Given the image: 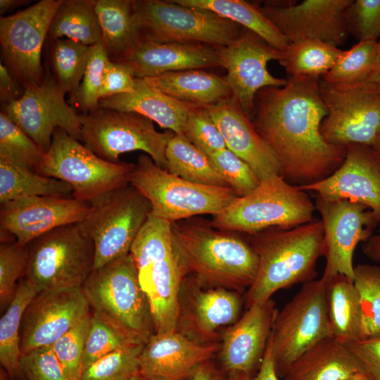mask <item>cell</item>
Returning a JSON list of instances; mask_svg holds the SVG:
<instances>
[{
  "label": "cell",
  "instance_id": "obj_1",
  "mask_svg": "<svg viewBox=\"0 0 380 380\" xmlns=\"http://www.w3.org/2000/svg\"><path fill=\"white\" fill-rule=\"evenodd\" d=\"M320 78L291 77L282 87L260 90L251 122L277 154L281 177L304 186L332 175L343 163L346 146L327 142L320 125L327 115Z\"/></svg>",
  "mask_w": 380,
  "mask_h": 380
},
{
  "label": "cell",
  "instance_id": "obj_2",
  "mask_svg": "<svg viewBox=\"0 0 380 380\" xmlns=\"http://www.w3.org/2000/svg\"><path fill=\"white\" fill-rule=\"evenodd\" d=\"M172 233L184 274H191L198 286L241 293L255 281L258 255L239 236L191 217L172 222Z\"/></svg>",
  "mask_w": 380,
  "mask_h": 380
},
{
  "label": "cell",
  "instance_id": "obj_3",
  "mask_svg": "<svg viewBox=\"0 0 380 380\" xmlns=\"http://www.w3.org/2000/svg\"><path fill=\"white\" fill-rule=\"evenodd\" d=\"M251 245L258 270L245 294L246 308L267 301L280 289L315 279L317 260L325 253L323 224L314 219L291 229H267L253 235Z\"/></svg>",
  "mask_w": 380,
  "mask_h": 380
},
{
  "label": "cell",
  "instance_id": "obj_4",
  "mask_svg": "<svg viewBox=\"0 0 380 380\" xmlns=\"http://www.w3.org/2000/svg\"><path fill=\"white\" fill-rule=\"evenodd\" d=\"M82 289L92 312L132 342L145 344L156 333L150 305L130 253L93 270Z\"/></svg>",
  "mask_w": 380,
  "mask_h": 380
},
{
  "label": "cell",
  "instance_id": "obj_5",
  "mask_svg": "<svg viewBox=\"0 0 380 380\" xmlns=\"http://www.w3.org/2000/svg\"><path fill=\"white\" fill-rule=\"evenodd\" d=\"M315 210L305 191L280 175H273L214 215L210 224L219 230L253 236L270 229H291L310 222Z\"/></svg>",
  "mask_w": 380,
  "mask_h": 380
},
{
  "label": "cell",
  "instance_id": "obj_6",
  "mask_svg": "<svg viewBox=\"0 0 380 380\" xmlns=\"http://www.w3.org/2000/svg\"><path fill=\"white\" fill-rule=\"evenodd\" d=\"M129 184L148 201L153 215L171 222L216 215L238 198L229 187L198 184L173 175L144 154L134 164Z\"/></svg>",
  "mask_w": 380,
  "mask_h": 380
},
{
  "label": "cell",
  "instance_id": "obj_7",
  "mask_svg": "<svg viewBox=\"0 0 380 380\" xmlns=\"http://www.w3.org/2000/svg\"><path fill=\"white\" fill-rule=\"evenodd\" d=\"M139 39L156 42L230 44L244 27L217 13L171 1H134Z\"/></svg>",
  "mask_w": 380,
  "mask_h": 380
},
{
  "label": "cell",
  "instance_id": "obj_8",
  "mask_svg": "<svg viewBox=\"0 0 380 380\" xmlns=\"http://www.w3.org/2000/svg\"><path fill=\"white\" fill-rule=\"evenodd\" d=\"M26 279L37 293L82 287L93 270L94 246L78 224L61 226L27 246Z\"/></svg>",
  "mask_w": 380,
  "mask_h": 380
},
{
  "label": "cell",
  "instance_id": "obj_9",
  "mask_svg": "<svg viewBox=\"0 0 380 380\" xmlns=\"http://www.w3.org/2000/svg\"><path fill=\"white\" fill-rule=\"evenodd\" d=\"M134 163L103 160L65 131L56 128L37 172L69 184L72 196L91 202L129 184Z\"/></svg>",
  "mask_w": 380,
  "mask_h": 380
},
{
  "label": "cell",
  "instance_id": "obj_10",
  "mask_svg": "<svg viewBox=\"0 0 380 380\" xmlns=\"http://www.w3.org/2000/svg\"><path fill=\"white\" fill-rule=\"evenodd\" d=\"M89 203L88 215L77 224L93 242L95 270L129 253L151 208L148 201L129 184Z\"/></svg>",
  "mask_w": 380,
  "mask_h": 380
},
{
  "label": "cell",
  "instance_id": "obj_11",
  "mask_svg": "<svg viewBox=\"0 0 380 380\" xmlns=\"http://www.w3.org/2000/svg\"><path fill=\"white\" fill-rule=\"evenodd\" d=\"M80 116V141L103 160L118 163L120 154L142 151L167 168L165 150L172 132H160L152 120L133 112L99 107Z\"/></svg>",
  "mask_w": 380,
  "mask_h": 380
},
{
  "label": "cell",
  "instance_id": "obj_12",
  "mask_svg": "<svg viewBox=\"0 0 380 380\" xmlns=\"http://www.w3.org/2000/svg\"><path fill=\"white\" fill-rule=\"evenodd\" d=\"M331 336L320 279L303 284L299 291L277 311L269 344L276 373L284 379L291 365L320 340Z\"/></svg>",
  "mask_w": 380,
  "mask_h": 380
},
{
  "label": "cell",
  "instance_id": "obj_13",
  "mask_svg": "<svg viewBox=\"0 0 380 380\" xmlns=\"http://www.w3.org/2000/svg\"><path fill=\"white\" fill-rule=\"evenodd\" d=\"M327 115L320 133L328 143L371 146L380 132V84L368 80L341 84L319 80Z\"/></svg>",
  "mask_w": 380,
  "mask_h": 380
},
{
  "label": "cell",
  "instance_id": "obj_14",
  "mask_svg": "<svg viewBox=\"0 0 380 380\" xmlns=\"http://www.w3.org/2000/svg\"><path fill=\"white\" fill-rule=\"evenodd\" d=\"M61 0H41L0 18V44L6 67L25 89L40 84L45 68L42 51Z\"/></svg>",
  "mask_w": 380,
  "mask_h": 380
},
{
  "label": "cell",
  "instance_id": "obj_15",
  "mask_svg": "<svg viewBox=\"0 0 380 380\" xmlns=\"http://www.w3.org/2000/svg\"><path fill=\"white\" fill-rule=\"evenodd\" d=\"M42 82L25 89L23 96L3 105L4 112L27 135L46 153L56 128L81 140L80 116L65 101V93L59 87L47 65Z\"/></svg>",
  "mask_w": 380,
  "mask_h": 380
},
{
  "label": "cell",
  "instance_id": "obj_16",
  "mask_svg": "<svg viewBox=\"0 0 380 380\" xmlns=\"http://www.w3.org/2000/svg\"><path fill=\"white\" fill-rule=\"evenodd\" d=\"M315 208L324 227L326 264L321 279L337 274L353 281V254L357 244L366 242L379 222L365 205L348 200L326 201L316 196Z\"/></svg>",
  "mask_w": 380,
  "mask_h": 380
},
{
  "label": "cell",
  "instance_id": "obj_17",
  "mask_svg": "<svg viewBox=\"0 0 380 380\" xmlns=\"http://www.w3.org/2000/svg\"><path fill=\"white\" fill-rule=\"evenodd\" d=\"M220 66L227 71L225 77L233 98L251 120L257 93L266 87L284 86L287 80L273 76L267 63L279 61L282 51L271 46L261 37L246 28L230 44L217 48Z\"/></svg>",
  "mask_w": 380,
  "mask_h": 380
},
{
  "label": "cell",
  "instance_id": "obj_18",
  "mask_svg": "<svg viewBox=\"0 0 380 380\" xmlns=\"http://www.w3.org/2000/svg\"><path fill=\"white\" fill-rule=\"evenodd\" d=\"M90 309L82 286L37 293L23 315L20 333L21 353L53 345L89 315Z\"/></svg>",
  "mask_w": 380,
  "mask_h": 380
},
{
  "label": "cell",
  "instance_id": "obj_19",
  "mask_svg": "<svg viewBox=\"0 0 380 380\" xmlns=\"http://www.w3.org/2000/svg\"><path fill=\"white\" fill-rule=\"evenodd\" d=\"M244 303L238 291L204 288L184 279L179 294L177 329L200 343L220 342L218 331L241 316Z\"/></svg>",
  "mask_w": 380,
  "mask_h": 380
},
{
  "label": "cell",
  "instance_id": "obj_20",
  "mask_svg": "<svg viewBox=\"0 0 380 380\" xmlns=\"http://www.w3.org/2000/svg\"><path fill=\"white\" fill-rule=\"evenodd\" d=\"M90 203L73 196H47L20 198L1 204V231L12 234L21 247L57 227L77 224Z\"/></svg>",
  "mask_w": 380,
  "mask_h": 380
},
{
  "label": "cell",
  "instance_id": "obj_21",
  "mask_svg": "<svg viewBox=\"0 0 380 380\" xmlns=\"http://www.w3.org/2000/svg\"><path fill=\"white\" fill-rule=\"evenodd\" d=\"M352 1L305 0L287 6L266 3L259 8L289 42L313 39L338 46L348 34L346 13Z\"/></svg>",
  "mask_w": 380,
  "mask_h": 380
},
{
  "label": "cell",
  "instance_id": "obj_22",
  "mask_svg": "<svg viewBox=\"0 0 380 380\" xmlns=\"http://www.w3.org/2000/svg\"><path fill=\"white\" fill-rule=\"evenodd\" d=\"M312 191L326 201L348 200L367 206L380 223V161L370 146H346L342 165L329 177L313 184L298 186Z\"/></svg>",
  "mask_w": 380,
  "mask_h": 380
},
{
  "label": "cell",
  "instance_id": "obj_23",
  "mask_svg": "<svg viewBox=\"0 0 380 380\" xmlns=\"http://www.w3.org/2000/svg\"><path fill=\"white\" fill-rule=\"evenodd\" d=\"M278 310L271 298L253 305L220 334L218 352L226 372L255 375L262 364Z\"/></svg>",
  "mask_w": 380,
  "mask_h": 380
},
{
  "label": "cell",
  "instance_id": "obj_24",
  "mask_svg": "<svg viewBox=\"0 0 380 380\" xmlns=\"http://www.w3.org/2000/svg\"><path fill=\"white\" fill-rule=\"evenodd\" d=\"M220 348V342L200 343L177 329L155 333L140 353L139 371L156 380H189Z\"/></svg>",
  "mask_w": 380,
  "mask_h": 380
},
{
  "label": "cell",
  "instance_id": "obj_25",
  "mask_svg": "<svg viewBox=\"0 0 380 380\" xmlns=\"http://www.w3.org/2000/svg\"><path fill=\"white\" fill-rule=\"evenodd\" d=\"M206 106L227 148L245 161L260 182L273 175L281 176L277 154L258 134L233 96Z\"/></svg>",
  "mask_w": 380,
  "mask_h": 380
},
{
  "label": "cell",
  "instance_id": "obj_26",
  "mask_svg": "<svg viewBox=\"0 0 380 380\" xmlns=\"http://www.w3.org/2000/svg\"><path fill=\"white\" fill-rule=\"evenodd\" d=\"M113 61L127 65L135 77L141 79L170 72L220 66L217 47L144 39H139Z\"/></svg>",
  "mask_w": 380,
  "mask_h": 380
},
{
  "label": "cell",
  "instance_id": "obj_27",
  "mask_svg": "<svg viewBox=\"0 0 380 380\" xmlns=\"http://www.w3.org/2000/svg\"><path fill=\"white\" fill-rule=\"evenodd\" d=\"M148 301L156 333L177 329L181 286L186 277L175 252L137 268Z\"/></svg>",
  "mask_w": 380,
  "mask_h": 380
},
{
  "label": "cell",
  "instance_id": "obj_28",
  "mask_svg": "<svg viewBox=\"0 0 380 380\" xmlns=\"http://www.w3.org/2000/svg\"><path fill=\"white\" fill-rule=\"evenodd\" d=\"M99 107L140 114L175 134H184L192 104L177 101L135 77L131 93L101 99Z\"/></svg>",
  "mask_w": 380,
  "mask_h": 380
},
{
  "label": "cell",
  "instance_id": "obj_29",
  "mask_svg": "<svg viewBox=\"0 0 380 380\" xmlns=\"http://www.w3.org/2000/svg\"><path fill=\"white\" fill-rule=\"evenodd\" d=\"M363 365L348 346L327 336L301 355L290 367L284 380H346Z\"/></svg>",
  "mask_w": 380,
  "mask_h": 380
},
{
  "label": "cell",
  "instance_id": "obj_30",
  "mask_svg": "<svg viewBox=\"0 0 380 380\" xmlns=\"http://www.w3.org/2000/svg\"><path fill=\"white\" fill-rule=\"evenodd\" d=\"M147 84L184 103L210 106L232 96L225 78L201 69H190L144 78Z\"/></svg>",
  "mask_w": 380,
  "mask_h": 380
},
{
  "label": "cell",
  "instance_id": "obj_31",
  "mask_svg": "<svg viewBox=\"0 0 380 380\" xmlns=\"http://www.w3.org/2000/svg\"><path fill=\"white\" fill-rule=\"evenodd\" d=\"M324 283L331 336L343 343L360 339L362 315L353 281L337 274Z\"/></svg>",
  "mask_w": 380,
  "mask_h": 380
},
{
  "label": "cell",
  "instance_id": "obj_32",
  "mask_svg": "<svg viewBox=\"0 0 380 380\" xmlns=\"http://www.w3.org/2000/svg\"><path fill=\"white\" fill-rule=\"evenodd\" d=\"M95 11L101 44L115 61L139 40L134 0H96Z\"/></svg>",
  "mask_w": 380,
  "mask_h": 380
},
{
  "label": "cell",
  "instance_id": "obj_33",
  "mask_svg": "<svg viewBox=\"0 0 380 380\" xmlns=\"http://www.w3.org/2000/svg\"><path fill=\"white\" fill-rule=\"evenodd\" d=\"M191 7L211 11L253 32L271 46L283 51L288 39L262 13L259 6L243 0H172Z\"/></svg>",
  "mask_w": 380,
  "mask_h": 380
},
{
  "label": "cell",
  "instance_id": "obj_34",
  "mask_svg": "<svg viewBox=\"0 0 380 380\" xmlns=\"http://www.w3.org/2000/svg\"><path fill=\"white\" fill-rule=\"evenodd\" d=\"M95 1L61 0L52 18L46 41L51 42L65 37L87 46L101 42Z\"/></svg>",
  "mask_w": 380,
  "mask_h": 380
},
{
  "label": "cell",
  "instance_id": "obj_35",
  "mask_svg": "<svg viewBox=\"0 0 380 380\" xmlns=\"http://www.w3.org/2000/svg\"><path fill=\"white\" fill-rule=\"evenodd\" d=\"M166 170L193 183L229 187L209 156L197 148L184 134H174L165 150Z\"/></svg>",
  "mask_w": 380,
  "mask_h": 380
},
{
  "label": "cell",
  "instance_id": "obj_36",
  "mask_svg": "<svg viewBox=\"0 0 380 380\" xmlns=\"http://www.w3.org/2000/svg\"><path fill=\"white\" fill-rule=\"evenodd\" d=\"M68 183L0 159V203L33 196L72 195Z\"/></svg>",
  "mask_w": 380,
  "mask_h": 380
},
{
  "label": "cell",
  "instance_id": "obj_37",
  "mask_svg": "<svg viewBox=\"0 0 380 380\" xmlns=\"http://www.w3.org/2000/svg\"><path fill=\"white\" fill-rule=\"evenodd\" d=\"M343 50L318 39L289 42L279 63L291 77L319 78L334 65Z\"/></svg>",
  "mask_w": 380,
  "mask_h": 380
},
{
  "label": "cell",
  "instance_id": "obj_38",
  "mask_svg": "<svg viewBox=\"0 0 380 380\" xmlns=\"http://www.w3.org/2000/svg\"><path fill=\"white\" fill-rule=\"evenodd\" d=\"M37 291L25 277L20 279L11 302L0 319V362L11 376L20 372V327L24 312Z\"/></svg>",
  "mask_w": 380,
  "mask_h": 380
},
{
  "label": "cell",
  "instance_id": "obj_39",
  "mask_svg": "<svg viewBox=\"0 0 380 380\" xmlns=\"http://www.w3.org/2000/svg\"><path fill=\"white\" fill-rule=\"evenodd\" d=\"M50 43L53 75L61 90L69 94L71 103L75 104L91 46L67 38L58 39Z\"/></svg>",
  "mask_w": 380,
  "mask_h": 380
},
{
  "label": "cell",
  "instance_id": "obj_40",
  "mask_svg": "<svg viewBox=\"0 0 380 380\" xmlns=\"http://www.w3.org/2000/svg\"><path fill=\"white\" fill-rule=\"evenodd\" d=\"M376 59L377 42L360 41L350 49L343 50L332 68L321 80L341 84L370 80Z\"/></svg>",
  "mask_w": 380,
  "mask_h": 380
},
{
  "label": "cell",
  "instance_id": "obj_41",
  "mask_svg": "<svg viewBox=\"0 0 380 380\" xmlns=\"http://www.w3.org/2000/svg\"><path fill=\"white\" fill-rule=\"evenodd\" d=\"M129 253L137 268L174 254L172 222L150 213L137 233Z\"/></svg>",
  "mask_w": 380,
  "mask_h": 380
},
{
  "label": "cell",
  "instance_id": "obj_42",
  "mask_svg": "<svg viewBox=\"0 0 380 380\" xmlns=\"http://www.w3.org/2000/svg\"><path fill=\"white\" fill-rule=\"evenodd\" d=\"M45 152L4 112L0 113V159L37 172Z\"/></svg>",
  "mask_w": 380,
  "mask_h": 380
},
{
  "label": "cell",
  "instance_id": "obj_43",
  "mask_svg": "<svg viewBox=\"0 0 380 380\" xmlns=\"http://www.w3.org/2000/svg\"><path fill=\"white\" fill-rule=\"evenodd\" d=\"M353 283L361 310L360 339L380 336V266H355Z\"/></svg>",
  "mask_w": 380,
  "mask_h": 380
},
{
  "label": "cell",
  "instance_id": "obj_44",
  "mask_svg": "<svg viewBox=\"0 0 380 380\" xmlns=\"http://www.w3.org/2000/svg\"><path fill=\"white\" fill-rule=\"evenodd\" d=\"M144 344H130L99 359L82 372L78 380H129L139 370Z\"/></svg>",
  "mask_w": 380,
  "mask_h": 380
},
{
  "label": "cell",
  "instance_id": "obj_45",
  "mask_svg": "<svg viewBox=\"0 0 380 380\" xmlns=\"http://www.w3.org/2000/svg\"><path fill=\"white\" fill-rule=\"evenodd\" d=\"M130 344L122 331L99 315L91 313L82 359V372L103 356Z\"/></svg>",
  "mask_w": 380,
  "mask_h": 380
},
{
  "label": "cell",
  "instance_id": "obj_46",
  "mask_svg": "<svg viewBox=\"0 0 380 380\" xmlns=\"http://www.w3.org/2000/svg\"><path fill=\"white\" fill-rule=\"evenodd\" d=\"M28 267V252L16 241H1L0 246V305L7 308L14 297L17 281L25 277Z\"/></svg>",
  "mask_w": 380,
  "mask_h": 380
},
{
  "label": "cell",
  "instance_id": "obj_47",
  "mask_svg": "<svg viewBox=\"0 0 380 380\" xmlns=\"http://www.w3.org/2000/svg\"><path fill=\"white\" fill-rule=\"evenodd\" d=\"M108 61V55L101 42L91 46L87 68L75 102L83 113L99 108L103 75Z\"/></svg>",
  "mask_w": 380,
  "mask_h": 380
},
{
  "label": "cell",
  "instance_id": "obj_48",
  "mask_svg": "<svg viewBox=\"0 0 380 380\" xmlns=\"http://www.w3.org/2000/svg\"><path fill=\"white\" fill-rule=\"evenodd\" d=\"M184 135L208 156L227 148L206 106H193L187 117Z\"/></svg>",
  "mask_w": 380,
  "mask_h": 380
},
{
  "label": "cell",
  "instance_id": "obj_49",
  "mask_svg": "<svg viewBox=\"0 0 380 380\" xmlns=\"http://www.w3.org/2000/svg\"><path fill=\"white\" fill-rule=\"evenodd\" d=\"M217 170L238 197L248 195L260 181L251 167L227 148L209 156Z\"/></svg>",
  "mask_w": 380,
  "mask_h": 380
},
{
  "label": "cell",
  "instance_id": "obj_50",
  "mask_svg": "<svg viewBox=\"0 0 380 380\" xmlns=\"http://www.w3.org/2000/svg\"><path fill=\"white\" fill-rule=\"evenodd\" d=\"M90 317L91 314L51 346L72 380H78L82 372V359Z\"/></svg>",
  "mask_w": 380,
  "mask_h": 380
},
{
  "label": "cell",
  "instance_id": "obj_51",
  "mask_svg": "<svg viewBox=\"0 0 380 380\" xmlns=\"http://www.w3.org/2000/svg\"><path fill=\"white\" fill-rule=\"evenodd\" d=\"M348 32L358 41L380 38V0H355L346 13Z\"/></svg>",
  "mask_w": 380,
  "mask_h": 380
},
{
  "label": "cell",
  "instance_id": "obj_52",
  "mask_svg": "<svg viewBox=\"0 0 380 380\" xmlns=\"http://www.w3.org/2000/svg\"><path fill=\"white\" fill-rule=\"evenodd\" d=\"M20 370L27 380H72L51 346L39 347L22 354Z\"/></svg>",
  "mask_w": 380,
  "mask_h": 380
},
{
  "label": "cell",
  "instance_id": "obj_53",
  "mask_svg": "<svg viewBox=\"0 0 380 380\" xmlns=\"http://www.w3.org/2000/svg\"><path fill=\"white\" fill-rule=\"evenodd\" d=\"M134 79L132 70L127 65L109 59L104 71L100 99L132 92Z\"/></svg>",
  "mask_w": 380,
  "mask_h": 380
},
{
  "label": "cell",
  "instance_id": "obj_54",
  "mask_svg": "<svg viewBox=\"0 0 380 380\" xmlns=\"http://www.w3.org/2000/svg\"><path fill=\"white\" fill-rule=\"evenodd\" d=\"M375 380H380V336L345 343Z\"/></svg>",
  "mask_w": 380,
  "mask_h": 380
},
{
  "label": "cell",
  "instance_id": "obj_55",
  "mask_svg": "<svg viewBox=\"0 0 380 380\" xmlns=\"http://www.w3.org/2000/svg\"><path fill=\"white\" fill-rule=\"evenodd\" d=\"M25 89L5 64L0 63V99L2 105L20 99Z\"/></svg>",
  "mask_w": 380,
  "mask_h": 380
},
{
  "label": "cell",
  "instance_id": "obj_56",
  "mask_svg": "<svg viewBox=\"0 0 380 380\" xmlns=\"http://www.w3.org/2000/svg\"><path fill=\"white\" fill-rule=\"evenodd\" d=\"M227 374V380H279L274 369L269 342L262 364L255 375L251 376L241 372H232Z\"/></svg>",
  "mask_w": 380,
  "mask_h": 380
},
{
  "label": "cell",
  "instance_id": "obj_57",
  "mask_svg": "<svg viewBox=\"0 0 380 380\" xmlns=\"http://www.w3.org/2000/svg\"><path fill=\"white\" fill-rule=\"evenodd\" d=\"M189 380H227V374L210 360L198 366Z\"/></svg>",
  "mask_w": 380,
  "mask_h": 380
},
{
  "label": "cell",
  "instance_id": "obj_58",
  "mask_svg": "<svg viewBox=\"0 0 380 380\" xmlns=\"http://www.w3.org/2000/svg\"><path fill=\"white\" fill-rule=\"evenodd\" d=\"M362 252L371 260L380 261V234L372 236L365 242Z\"/></svg>",
  "mask_w": 380,
  "mask_h": 380
},
{
  "label": "cell",
  "instance_id": "obj_59",
  "mask_svg": "<svg viewBox=\"0 0 380 380\" xmlns=\"http://www.w3.org/2000/svg\"><path fill=\"white\" fill-rule=\"evenodd\" d=\"M30 2L26 0H0V13L4 15L18 7L25 5Z\"/></svg>",
  "mask_w": 380,
  "mask_h": 380
},
{
  "label": "cell",
  "instance_id": "obj_60",
  "mask_svg": "<svg viewBox=\"0 0 380 380\" xmlns=\"http://www.w3.org/2000/svg\"><path fill=\"white\" fill-rule=\"evenodd\" d=\"M370 80L380 84V38L377 42V59L374 73Z\"/></svg>",
  "mask_w": 380,
  "mask_h": 380
},
{
  "label": "cell",
  "instance_id": "obj_61",
  "mask_svg": "<svg viewBox=\"0 0 380 380\" xmlns=\"http://www.w3.org/2000/svg\"><path fill=\"white\" fill-rule=\"evenodd\" d=\"M346 380H375L367 372H360L353 374Z\"/></svg>",
  "mask_w": 380,
  "mask_h": 380
},
{
  "label": "cell",
  "instance_id": "obj_62",
  "mask_svg": "<svg viewBox=\"0 0 380 380\" xmlns=\"http://www.w3.org/2000/svg\"><path fill=\"white\" fill-rule=\"evenodd\" d=\"M370 147L376 158L380 161V132Z\"/></svg>",
  "mask_w": 380,
  "mask_h": 380
},
{
  "label": "cell",
  "instance_id": "obj_63",
  "mask_svg": "<svg viewBox=\"0 0 380 380\" xmlns=\"http://www.w3.org/2000/svg\"><path fill=\"white\" fill-rule=\"evenodd\" d=\"M129 380H156L148 376H146L138 371L134 374Z\"/></svg>",
  "mask_w": 380,
  "mask_h": 380
},
{
  "label": "cell",
  "instance_id": "obj_64",
  "mask_svg": "<svg viewBox=\"0 0 380 380\" xmlns=\"http://www.w3.org/2000/svg\"><path fill=\"white\" fill-rule=\"evenodd\" d=\"M0 380H8V379L5 376L4 373H3L2 372H1V378H0Z\"/></svg>",
  "mask_w": 380,
  "mask_h": 380
}]
</instances>
